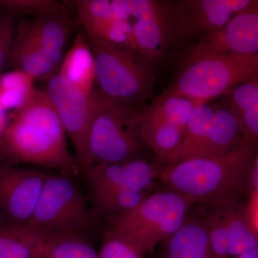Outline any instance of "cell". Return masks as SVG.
<instances>
[{
	"label": "cell",
	"mask_w": 258,
	"mask_h": 258,
	"mask_svg": "<svg viewBox=\"0 0 258 258\" xmlns=\"http://www.w3.org/2000/svg\"><path fill=\"white\" fill-rule=\"evenodd\" d=\"M66 135L48 95L37 89L28 103L12 113L0 138V154L10 164L50 168L77 177L81 169L69 152Z\"/></svg>",
	"instance_id": "1"
},
{
	"label": "cell",
	"mask_w": 258,
	"mask_h": 258,
	"mask_svg": "<svg viewBox=\"0 0 258 258\" xmlns=\"http://www.w3.org/2000/svg\"><path fill=\"white\" fill-rule=\"evenodd\" d=\"M256 146L249 142L221 157H194L166 166L158 177L189 203L209 207L243 203L250 193Z\"/></svg>",
	"instance_id": "2"
},
{
	"label": "cell",
	"mask_w": 258,
	"mask_h": 258,
	"mask_svg": "<svg viewBox=\"0 0 258 258\" xmlns=\"http://www.w3.org/2000/svg\"><path fill=\"white\" fill-rule=\"evenodd\" d=\"M83 33L94 58L97 91L113 103L139 111L155 83L150 64L131 49Z\"/></svg>",
	"instance_id": "3"
},
{
	"label": "cell",
	"mask_w": 258,
	"mask_h": 258,
	"mask_svg": "<svg viewBox=\"0 0 258 258\" xmlns=\"http://www.w3.org/2000/svg\"><path fill=\"white\" fill-rule=\"evenodd\" d=\"M191 205L171 190L158 191L132 210L107 217L106 229L146 255L184 225Z\"/></svg>",
	"instance_id": "4"
},
{
	"label": "cell",
	"mask_w": 258,
	"mask_h": 258,
	"mask_svg": "<svg viewBox=\"0 0 258 258\" xmlns=\"http://www.w3.org/2000/svg\"><path fill=\"white\" fill-rule=\"evenodd\" d=\"M190 55L166 92L185 97L199 104L226 96L258 71V53Z\"/></svg>",
	"instance_id": "5"
},
{
	"label": "cell",
	"mask_w": 258,
	"mask_h": 258,
	"mask_svg": "<svg viewBox=\"0 0 258 258\" xmlns=\"http://www.w3.org/2000/svg\"><path fill=\"white\" fill-rule=\"evenodd\" d=\"M75 178L50 174L35 212L24 227L43 238L87 236L96 225L97 215Z\"/></svg>",
	"instance_id": "6"
},
{
	"label": "cell",
	"mask_w": 258,
	"mask_h": 258,
	"mask_svg": "<svg viewBox=\"0 0 258 258\" xmlns=\"http://www.w3.org/2000/svg\"><path fill=\"white\" fill-rule=\"evenodd\" d=\"M95 107L89 133L92 166L139 159L145 146L139 133V111L113 103L94 91Z\"/></svg>",
	"instance_id": "7"
},
{
	"label": "cell",
	"mask_w": 258,
	"mask_h": 258,
	"mask_svg": "<svg viewBox=\"0 0 258 258\" xmlns=\"http://www.w3.org/2000/svg\"><path fill=\"white\" fill-rule=\"evenodd\" d=\"M198 105L189 98L165 91L139 111L141 137L159 161L179 146L188 120Z\"/></svg>",
	"instance_id": "8"
},
{
	"label": "cell",
	"mask_w": 258,
	"mask_h": 258,
	"mask_svg": "<svg viewBox=\"0 0 258 258\" xmlns=\"http://www.w3.org/2000/svg\"><path fill=\"white\" fill-rule=\"evenodd\" d=\"M45 92L55 106L83 173L92 166L88 142L94 112V92L91 95L83 92L59 74L47 81Z\"/></svg>",
	"instance_id": "9"
},
{
	"label": "cell",
	"mask_w": 258,
	"mask_h": 258,
	"mask_svg": "<svg viewBox=\"0 0 258 258\" xmlns=\"http://www.w3.org/2000/svg\"><path fill=\"white\" fill-rule=\"evenodd\" d=\"M244 204L210 207L203 219L214 258H234L258 247L248 206Z\"/></svg>",
	"instance_id": "10"
},
{
	"label": "cell",
	"mask_w": 258,
	"mask_h": 258,
	"mask_svg": "<svg viewBox=\"0 0 258 258\" xmlns=\"http://www.w3.org/2000/svg\"><path fill=\"white\" fill-rule=\"evenodd\" d=\"M50 174L0 164V217L10 227H23L33 215Z\"/></svg>",
	"instance_id": "11"
},
{
	"label": "cell",
	"mask_w": 258,
	"mask_h": 258,
	"mask_svg": "<svg viewBox=\"0 0 258 258\" xmlns=\"http://www.w3.org/2000/svg\"><path fill=\"white\" fill-rule=\"evenodd\" d=\"M132 25L134 50L149 64L166 48L170 37L176 35L169 8L153 0H123Z\"/></svg>",
	"instance_id": "12"
},
{
	"label": "cell",
	"mask_w": 258,
	"mask_h": 258,
	"mask_svg": "<svg viewBox=\"0 0 258 258\" xmlns=\"http://www.w3.org/2000/svg\"><path fill=\"white\" fill-rule=\"evenodd\" d=\"M252 1L182 0L171 4L169 10L176 35L204 36L221 30Z\"/></svg>",
	"instance_id": "13"
},
{
	"label": "cell",
	"mask_w": 258,
	"mask_h": 258,
	"mask_svg": "<svg viewBox=\"0 0 258 258\" xmlns=\"http://www.w3.org/2000/svg\"><path fill=\"white\" fill-rule=\"evenodd\" d=\"M202 37L201 42L191 47V54H257L258 0H253L221 30Z\"/></svg>",
	"instance_id": "14"
},
{
	"label": "cell",
	"mask_w": 258,
	"mask_h": 258,
	"mask_svg": "<svg viewBox=\"0 0 258 258\" xmlns=\"http://www.w3.org/2000/svg\"><path fill=\"white\" fill-rule=\"evenodd\" d=\"M20 21L49 59L60 68L76 26L69 8Z\"/></svg>",
	"instance_id": "15"
},
{
	"label": "cell",
	"mask_w": 258,
	"mask_h": 258,
	"mask_svg": "<svg viewBox=\"0 0 258 258\" xmlns=\"http://www.w3.org/2000/svg\"><path fill=\"white\" fill-rule=\"evenodd\" d=\"M246 142L240 117L226 101L217 105L208 134L191 158L221 157Z\"/></svg>",
	"instance_id": "16"
},
{
	"label": "cell",
	"mask_w": 258,
	"mask_h": 258,
	"mask_svg": "<svg viewBox=\"0 0 258 258\" xmlns=\"http://www.w3.org/2000/svg\"><path fill=\"white\" fill-rule=\"evenodd\" d=\"M73 4L78 22L85 33L101 37L120 46H125L128 44V25L115 20L111 1L77 0L73 2Z\"/></svg>",
	"instance_id": "17"
},
{
	"label": "cell",
	"mask_w": 258,
	"mask_h": 258,
	"mask_svg": "<svg viewBox=\"0 0 258 258\" xmlns=\"http://www.w3.org/2000/svg\"><path fill=\"white\" fill-rule=\"evenodd\" d=\"M8 62L15 70L25 72L35 81H49L58 74L60 70L49 59L21 21L17 25Z\"/></svg>",
	"instance_id": "18"
},
{
	"label": "cell",
	"mask_w": 258,
	"mask_h": 258,
	"mask_svg": "<svg viewBox=\"0 0 258 258\" xmlns=\"http://www.w3.org/2000/svg\"><path fill=\"white\" fill-rule=\"evenodd\" d=\"M161 258H214L203 220L188 217L179 230L164 242Z\"/></svg>",
	"instance_id": "19"
},
{
	"label": "cell",
	"mask_w": 258,
	"mask_h": 258,
	"mask_svg": "<svg viewBox=\"0 0 258 258\" xmlns=\"http://www.w3.org/2000/svg\"><path fill=\"white\" fill-rule=\"evenodd\" d=\"M58 74L87 94H92L96 90L94 58L83 32L75 37L72 46L64 56Z\"/></svg>",
	"instance_id": "20"
},
{
	"label": "cell",
	"mask_w": 258,
	"mask_h": 258,
	"mask_svg": "<svg viewBox=\"0 0 258 258\" xmlns=\"http://www.w3.org/2000/svg\"><path fill=\"white\" fill-rule=\"evenodd\" d=\"M216 108L212 101L195 107L179 146L161 162L168 166L191 158L208 134Z\"/></svg>",
	"instance_id": "21"
},
{
	"label": "cell",
	"mask_w": 258,
	"mask_h": 258,
	"mask_svg": "<svg viewBox=\"0 0 258 258\" xmlns=\"http://www.w3.org/2000/svg\"><path fill=\"white\" fill-rule=\"evenodd\" d=\"M240 117L247 142L258 143V71L226 96Z\"/></svg>",
	"instance_id": "22"
},
{
	"label": "cell",
	"mask_w": 258,
	"mask_h": 258,
	"mask_svg": "<svg viewBox=\"0 0 258 258\" xmlns=\"http://www.w3.org/2000/svg\"><path fill=\"white\" fill-rule=\"evenodd\" d=\"M43 237L25 227H8L0 230V258L42 257Z\"/></svg>",
	"instance_id": "23"
},
{
	"label": "cell",
	"mask_w": 258,
	"mask_h": 258,
	"mask_svg": "<svg viewBox=\"0 0 258 258\" xmlns=\"http://www.w3.org/2000/svg\"><path fill=\"white\" fill-rule=\"evenodd\" d=\"M149 195L124 187L107 188L90 191L93 212L105 218L132 210Z\"/></svg>",
	"instance_id": "24"
},
{
	"label": "cell",
	"mask_w": 258,
	"mask_h": 258,
	"mask_svg": "<svg viewBox=\"0 0 258 258\" xmlns=\"http://www.w3.org/2000/svg\"><path fill=\"white\" fill-rule=\"evenodd\" d=\"M35 80L19 70L0 77V108L5 111L18 109L30 101L36 91Z\"/></svg>",
	"instance_id": "25"
},
{
	"label": "cell",
	"mask_w": 258,
	"mask_h": 258,
	"mask_svg": "<svg viewBox=\"0 0 258 258\" xmlns=\"http://www.w3.org/2000/svg\"><path fill=\"white\" fill-rule=\"evenodd\" d=\"M44 240L42 258H99L87 236H60Z\"/></svg>",
	"instance_id": "26"
},
{
	"label": "cell",
	"mask_w": 258,
	"mask_h": 258,
	"mask_svg": "<svg viewBox=\"0 0 258 258\" xmlns=\"http://www.w3.org/2000/svg\"><path fill=\"white\" fill-rule=\"evenodd\" d=\"M0 6L13 15L42 16L67 8L55 0H0Z\"/></svg>",
	"instance_id": "27"
},
{
	"label": "cell",
	"mask_w": 258,
	"mask_h": 258,
	"mask_svg": "<svg viewBox=\"0 0 258 258\" xmlns=\"http://www.w3.org/2000/svg\"><path fill=\"white\" fill-rule=\"evenodd\" d=\"M99 258H145V254L121 237L105 229Z\"/></svg>",
	"instance_id": "28"
},
{
	"label": "cell",
	"mask_w": 258,
	"mask_h": 258,
	"mask_svg": "<svg viewBox=\"0 0 258 258\" xmlns=\"http://www.w3.org/2000/svg\"><path fill=\"white\" fill-rule=\"evenodd\" d=\"M16 29L14 15L3 14L0 20V70L9 59Z\"/></svg>",
	"instance_id": "29"
},
{
	"label": "cell",
	"mask_w": 258,
	"mask_h": 258,
	"mask_svg": "<svg viewBox=\"0 0 258 258\" xmlns=\"http://www.w3.org/2000/svg\"><path fill=\"white\" fill-rule=\"evenodd\" d=\"M258 195V143L252 161L250 173V196Z\"/></svg>",
	"instance_id": "30"
},
{
	"label": "cell",
	"mask_w": 258,
	"mask_h": 258,
	"mask_svg": "<svg viewBox=\"0 0 258 258\" xmlns=\"http://www.w3.org/2000/svg\"><path fill=\"white\" fill-rule=\"evenodd\" d=\"M249 211L254 228L258 232V195H251Z\"/></svg>",
	"instance_id": "31"
},
{
	"label": "cell",
	"mask_w": 258,
	"mask_h": 258,
	"mask_svg": "<svg viewBox=\"0 0 258 258\" xmlns=\"http://www.w3.org/2000/svg\"><path fill=\"white\" fill-rule=\"evenodd\" d=\"M8 122L9 121L7 117L6 111L0 108V138H1L5 129L6 128Z\"/></svg>",
	"instance_id": "32"
},
{
	"label": "cell",
	"mask_w": 258,
	"mask_h": 258,
	"mask_svg": "<svg viewBox=\"0 0 258 258\" xmlns=\"http://www.w3.org/2000/svg\"><path fill=\"white\" fill-rule=\"evenodd\" d=\"M234 258H258V247Z\"/></svg>",
	"instance_id": "33"
},
{
	"label": "cell",
	"mask_w": 258,
	"mask_h": 258,
	"mask_svg": "<svg viewBox=\"0 0 258 258\" xmlns=\"http://www.w3.org/2000/svg\"><path fill=\"white\" fill-rule=\"evenodd\" d=\"M8 227H10V226L7 225V224L2 220L1 217H0V230Z\"/></svg>",
	"instance_id": "34"
},
{
	"label": "cell",
	"mask_w": 258,
	"mask_h": 258,
	"mask_svg": "<svg viewBox=\"0 0 258 258\" xmlns=\"http://www.w3.org/2000/svg\"><path fill=\"white\" fill-rule=\"evenodd\" d=\"M2 15H3V14H0V20H1Z\"/></svg>",
	"instance_id": "35"
},
{
	"label": "cell",
	"mask_w": 258,
	"mask_h": 258,
	"mask_svg": "<svg viewBox=\"0 0 258 258\" xmlns=\"http://www.w3.org/2000/svg\"><path fill=\"white\" fill-rule=\"evenodd\" d=\"M35 258H42V257H35Z\"/></svg>",
	"instance_id": "36"
}]
</instances>
